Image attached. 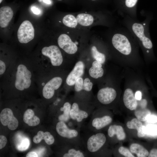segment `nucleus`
<instances>
[{"label":"nucleus","mask_w":157,"mask_h":157,"mask_svg":"<svg viewBox=\"0 0 157 157\" xmlns=\"http://www.w3.org/2000/svg\"><path fill=\"white\" fill-rule=\"evenodd\" d=\"M36 70L30 58L18 57L5 75L0 78L3 91L21 92L38 90Z\"/></svg>","instance_id":"nucleus-1"},{"label":"nucleus","mask_w":157,"mask_h":157,"mask_svg":"<svg viewBox=\"0 0 157 157\" xmlns=\"http://www.w3.org/2000/svg\"><path fill=\"white\" fill-rule=\"evenodd\" d=\"M106 37L120 63L131 66L141 62L139 45L126 28L115 26L110 27Z\"/></svg>","instance_id":"nucleus-2"},{"label":"nucleus","mask_w":157,"mask_h":157,"mask_svg":"<svg viewBox=\"0 0 157 157\" xmlns=\"http://www.w3.org/2000/svg\"><path fill=\"white\" fill-rule=\"evenodd\" d=\"M144 19L140 21L128 16L122 18V24L131 33L142 52L145 60H154L155 57L154 53L153 45L150 36L149 26L153 19L152 13L144 10L140 12Z\"/></svg>","instance_id":"nucleus-3"},{"label":"nucleus","mask_w":157,"mask_h":157,"mask_svg":"<svg viewBox=\"0 0 157 157\" xmlns=\"http://www.w3.org/2000/svg\"><path fill=\"white\" fill-rule=\"evenodd\" d=\"M41 57L30 58L37 72L52 71V67H59L62 65L63 56L57 46L52 45L44 46L41 49Z\"/></svg>","instance_id":"nucleus-4"},{"label":"nucleus","mask_w":157,"mask_h":157,"mask_svg":"<svg viewBox=\"0 0 157 157\" xmlns=\"http://www.w3.org/2000/svg\"><path fill=\"white\" fill-rule=\"evenodd\" d=\"M84 131L81 133L83 148L88 157L99 156L100 150L105 145L107 140L106 135L99 131L94 132L82 127Z\"/></svg>","instance_id":"nucleus-5"},{"label":"nucleus","mask_w":157,"mask_h":157,"mask_svg":"<svg viewBox=\"0 0 157 157\" xmlns=\"http://www.w3.org/2000/svg\"><path fill=\"white\" fill-rule=\"evenodd\" d=\"M53 72H36V82L38 90L41 92L43 98L47 99H51L53 97L56 91L60 88L63 83V79L60 76L51 77Z\"/></svg>","instance_id":"nucleus-6"},{"label":"nucleus","mask_w":157,"mask_h":157,"mask_svg":"<svg viewBox=\"0 0 157 157\" xmlns=\"http://www.w3.org/2000/svg\"><path fill=\"white\" fill-rule=\"evenodd\" d=\"M75 16L79 25L84 27H90L94 24L95 22L99 24L110 27L115 24L116 21L112 13L106 9L95 18L92 14L87 13H78Z\"/></svg>","instance_id":"nucleus-7"},{"label":"nucleus","mask_w":157,"mask_h":157,"mask_svg":"<svg viewBox=\"0 0 157 157\" xmlns=\"http://www.w3.org/2000/svg\"><path fill=\"white\" fill-rule=\"evenodd\" d=\"M56 130L60 136L67 140L68 143L78 145L83 148L79 129L70 128L65 122L59 121L56 124Z\"/></svg>","instance_id":"nucleus-8"},{"label":"nucleus","mask_w":157,"mask_h":157,"mask_svg":"<svg viewBox=\"0 0 157 157\" xmlns=\"http://www.w3.org/2000/svg\"><path fill=\"white\" fill-rule=\"evenodd\" d=\"M139 0H113L115 10L122 18L128 16L137 19V5Z\"/></svg>","instance_id":"nucleus-9"},{"label":"nucleus","mask_w":157,"mask_h":157,"mask_svg":"<svg viewBox=\"0 0 157 157\" xmlns=\"http://www.w3.org/2000/svg\"><path fill=\"white\" fill-rule=\"evenodd\" d=\"M97 109L94 110L90 119L85 127L88 130L94 132L99 131L110 124L113 121L111 116L107 114L101 115L99 109Z\"/></svg>","instance_id":"nucleus-10"},{"label":"nucleus","mask_w":157,"mask_h":157,"mask_svg":"<svg viewBox=\"0 0 157 157\" xmlns=\"http://www.w3.org/2000/svg\"><path fill=\"white\" fill-rule=\"evenodd\" d=\"M94 109L92 107H82L78 103L74 102L71 104L69 113L70 119L80 128L83 126V121L91 116Z\"/></svg>","instance_id":"nucleus-11"},{"label":"nucleus","mask_w":157,"mask_h":157,"mask_svg":"<svg viewBox=\"0 0 157 157\" xmlns=\"http://www.w3.org/2000/svg\"><path fill=\"white\" fill-rule=\"evenodd\" d=\"M17 38L22 44H27L33 40L34 37V29L29 21H23L20 26L17 32Z\"/></svg>","instance_id":"nucleus-12"},{"label":"nucleus","mask_w":157,"mask_h":157,"mask_svg":"<svg viewBox=\"0 0 157 157\" xmlns=\"http://www.w3.org/2000/svg\"><path fill=\"white\" fill-rule=\"evenodd\" d=\"M67 34H60L57 39V43L60 48L65 52L69 54H73L76 52L78 49L77 43L74 42L71 37Z\"/></svg>","instance_id":"nucleus-13"},{"label":"nucleus","mask_w":157,"mask_h":157,"mask_svg":"<svg viewBox=\"0 0 157 157\" xmlns=\"http://www.w3.org/2000/svg\"><path fill=\"white\" fill-rule=\"evenodd\" d=\"M117 92L113 88L106 87L102 88L98 91L97 99L101 105H108L111 104L116 99Z\"/></svg>","instance_id":"nucleus-14"},{"label":"nucleus","mask_w":157,"mask_h":157,"mask_svg":"<svg viewBox=\"0 0 157 157\" xmlns=\"http://www.w3.org/2000/svg\"><path fill=\"white\" fill-rule=\"evenodd\" d=\"M0 120L3 126H7L8 128L11 130L16 129L18 125L17 119L9 108H6L2 110L0 114Z\"/></svg>","instance_id":"nucleus-15"},{"label":"nucleus","mask_w":157,"mask_h":157,"mask_svg":"<svg viewBox=\"0 0 157 157\" xmlns=\"http://www.w3.org/2000/svg\"><path fill=\"white\" fill-rule=\"evenodd\" d=\"M84 67V64L83 62H78L67 77L66 80V84L69 86L74 85L77 79L83 74Z\"/></svg>","instance_id":"nucleus-16"},{"label":"nucleus","mask_w":157,"mask_h":157,"mask_svg":"<svg viewBox=\"0 0 157 157\" xmlns=\"http://www.w3.org/2000/svg\"><path fill=\"white\" fill-rule=\"evenodd\" d=\"M84 8L101 10L105 9L113 0H76Z\"/></svg>","instance_id":"nucleus-17"},{"label":"nucleus","mask_w":157,"mask_h":157,"mask_svg":"<svg viewBox=\"0 0 157 157\" xmlns=\"http://www.w3.org/2000/svg\"><path fill=\"white\" fill-rule=\"evenodd\" d=\"M13 15L11 8L8 6H4L0 9V26L5 28L8 25Z\"/></svg>","instance_id":"nucleus-18"},{"label":"nucleus","mask_w":157,"mask_h":157,"mask_svg":"<svg viewBox=\"0 0 157 157\" xmlns=\"http://www.w3.org/2000/svg\"><path fill=\"white\" fill-rule=\"evenodd\" d=\"M126 125L129 129H136L137 136L139 138L144 137L147 133L146 127L137 118H134L130 121L127 122Z\"/></svg>","instance_id":"nucleus-19"},{"label":"nucleus","mask_w":157,"mask_h":157,"mask_svg":"<svg viewBox=\"0 0 157 157\" xmlns=\"http://www.w3.org/2000/svg\"><path fill=\"white\" fill-rule=\"evenodd\" d=\"M107 134L108 137L110 138L116 135L117 139L120 141L124 140L126 137V134L123 128L119 125H110L108 129Z\"/></svg>","instance_id":"nucleus-20"},{"label":"nucleus","mask_w":157,"mask_h":157,"mask_svg":"<svg viewBox=\"0 0 157 157\" xmlns=\"http://www.w3.org/2000/svg\"><path fill=\"white\" fill-rule=\"evenodd\" d=\"M44 139L46 143L48 145L53 144L55 142V139L53 136L48 131L44 132L42 131H39L37 134L34 137L33 142L35 143H38L41 140Z\"/></svg>","instance_id":"nucleus-21"},{"label":"nucleus","mask_w":157,"mask_h":157,"mask_svg":"<svg viewBox=\"0 0 157 157\" xmlns=\"http://www.w3.org/2000/svg\"><path fill=\"white\" fill-rule=\"evenodd\" d=\"M24 122L30 126H35L40 122L39 118L34 115L33 110L29 109L25 112L23 116Z\"/></svg>","instance_id":"nucleus-22"},{"label":"nucleus","mask_w":157,"mask_h":157,"mask_svg":"<svg viewBox=\"0 0 157 157\" xmlns=\"http://www.w3.org/2000/svg\"><path fill=\"white\" fill-rule=\"evenodd\" d=\"M130 150L132 154L136 155L138 157H146L148 156V151L142 145L137 143L131 144Z\"/></svg>","instance_id":"nucleus-23"},{"label":"nucleus","mask_w":157,"mask_h":157,"mask_svg":"<svg viewBox=\"0 0 157 157\" xmlns=\"http://www.w3.org/2000/svg\"><path fill=\"white\" fill-rule=\"evenodd\" d=\"M62 22L65 26L71 29H76L79 26L76 16L72 14L65 15L63 19Z\"/></svg>","instance_id":"nucleus-24"},{"label":"nucleus","mask_w":157,"mask_h":157,"mask_svg":"<svg viewBox=\"0 0 157 157\" xmlns=\"http://www.w3.org/2000/svg\"><path fill=\"white\" fill-rule=\"evenodd\" d=\"M71 104L69 102H65L62 107L60 109L61 111L63 113L58 117L59 121H62L66 122L68 121L71 119L69 113L71 109Z\"/></svg>","instance_id":"nucleus-25"},{"label":"nucleus","mask_w":157,"mask_h":157,"mask_svg":"<svg viewBox=\"0 0 157 157\" xmlns=\"http://www.w3.org/2000/svg\"><path fill=\"white\" fill-rule=\"evenodd\" d=\"M134 114L137 118L141 121H145L148 117L151 115L150 111L148 109L137 107L135 110Z\"/></svg>","instance_id":"nucleus-26"},{"label":"nucleus","mask_w":157,"mask_h":157,"mask_svg":"<svg viewBox=\"0 0 157 157\" xmlns=\"http://www.w3.org/2000/svg\"><path fill=\"white\" fill-rule=\"evenodd\" d=\"M91 52L92 57L96 61L102 64L105 62L106 55L104 53L99 51L96 46H93L92 47Z\"/></svg>","instance_id":"nucleus-27"},{"label":"nucleus","mask_w":157,"mask_h":157,"mask_svg":"<svg viewBox=\"0 0 157 157\" xmlns=\"http://www.w3.org/2000/svg\"><path fill=\"white\" fill-rule=\"evenodd\" d=\"M90 76L94 78H97L103 76L104 74V70L102 67H91L89 71Z\"/></svg>","instance_id":"nucleus-28"},{"label":"nucleus","mask_w":157,"mask_h":157,"mask_svg":"<svg viewBox=\"0 0 157 157\" xmlns=\"http://www.w3.org/2000/svg\"><path fill=\"white\" fill-rule=\"evenodd\" d=\"M119 152L122 155L126 157H134L135 156L128 149L126 148L121 146L118 149Z\"/></svg>","instance_id":"nucleus-29"},{"label":"nucleus","mask_w":157,"mask_h":157,"mask_svg":"<svg viewBox=\"0 0 157 157\" xmlns=\"http://www.w3.org/2000/svg\"><path fill=\"white\" fill-rule=\"evenodd\" d=\"M84 81L81 77L78 78L75 83L74 89L76 92H79L83 90Z\"/></svg>","instance_id":"nucleus-30"},{"label":"nucleus","mask_w":157,"mask_h":157,"mask_svg":"<svg viewBox=\"0 0 157 157\" xmlns=\"http://www.w3.org/2000/svg\"><path fill=\"white\" fill-rule=\"evenodd\" d=\"M93 84L88 78H85L84 81L83 90L87 92L90 91L92 88Z\"/></svg>","instance_id":"nucleus-31"},{"label":"nucleus","mask_w":157,"mask_h":157,"mask_svg":"<svg viewBox=\"0 0 157 157\" xmlns=\"http://www.w3.org/2000/svg\"><path fill=\"white\" fill-rule=\"evenodd\" d=\"M147 133L152 135H157V126L151 125L146 128Z\"/></svg>","instance_id":"nucleus-32"},{"label":"nucleus","mask_w":157,"mask_h":157,"mask_svg":"<svg viewBox=\"0 0 157 157\" xmlns=\"http://www.w3.org/2000/svg\"><path fill=\"white\" fill-rule=\"evenodd\" d=\"M29 145V141L27 138L24 139L18 146V149L20 151H24L27 149Z\"/></svg>","instance_id":"nucleus-33"},{"label":"nucleus","mask_w":157,"mask_h":157,"mask_svg":"<svg viewBox=\"0 0 157 157\" xmlns=\"http://www.w3.org/2000/svg\"><path fill=\"white\" fill-rule=\"evenodd\" d=\"M138 105L137 107H138L142 108H146L148 104V102L146 99L142 98L141 100H138Z\"/></svg>","instance_id":"nucleus-34"},{"label":"nucleus","mask_w":157,"mask_h":157,"mask_svg":"<svg viewBox=\"0 0 157 157\" xmlns=\"http://www.w3.org/2000/svg\"><path fill=\"white\" fill-rule=\"evenodd\" d=\"M7 142L6 138L3 135H0V149H1L6 146Z\"/></svg>","instance_id":"nucleus-35"},{"label":"nucleus","mask_w":157,"mask_h":157,"mask_svg":"<svg viewBox=\"0 0 157 157\" xmlns=\"http://www.w3.org/2000/svg\"><path fill=\"white\" fill-rule=\"evenodd\" d=\"M146 121L151 123L157 122V116L155 115H149L147 118Z\"/></svg>","instance_id":"nucleus-36"},{"label":"nucleus","mask_w":157,"mask_h":157,"mask_svg":"<svg viewBox=\"0 0 157 157\" xmlns=\"http://www.w3.org/2000/svg\"><path fill=\"white\" fill-rule=\"evenodd\" d=\"M149 157H157V149H152L149 153L148 156Z\"/></svg>","instance_id":"nucleus-37"},{"label":"nucleus","mask_w":157,"mask_h":157,"mask_svg":"<svg viewBox=\"0 0 157 157\" xmlns=\"http://www.w3.org/2000/svg\"><path fill=\"white\" fill-rule=\"evenodd\" d=\"M31 10L33 13L36 14L38 15L40 13V9L35 6L32 7L31 8Z\"/></svg>","instance_id":"nucleus-38"},{"label":"nucleus","mask_w":157,"mask_h":157,"mask_svg":"<svg viewBox=\"0 0 157 157\" xmlns=\"http://www.w3.org/2000/svg\"><path fill=\"white\" fill-rule=\"evenodd\" d=\"M26 157H38L37 154L34 151H31L28 152L27 154Z\"/></svg>","instance_id":"nucleus-39"},{"label":"nucleus","mask_w":157,"mask_h":157,"mask_svg":"<svg viewBox=\"0 0 157 157\" xmlns=\"http://www.w3.org/2000/svg\"><path fill=\"white\" fill-rule=\"evenodd\" d=\"M92 66L94 67H102V64L97 62V61H95L93 62L92 63Z\"/></svg>","instance_id":"nucleus-40"},{"label":"nucleus","mask_w":157,"mask_h":157,"mask_svg":"<svg viewBox=\"0 0 157 157\" xmlns=\"http://www.w3.org/2000/svg\"><path fill=\"white\" fill-rule=\"evenodd\" d=\"M43 2L47 4H51L52 3V2L51 0H42Z\"/></svg>","instance_id":"nucleus-41"},{"label":"nucleus","mask_w":157,"mask_h":157,"mask_svg":"<svg viewBox=\"0 0 157 157\" xmlns=\"http://www.w3.org/2000/svg\"><path fill=\"white\" fill-rule=\"evenodd\" d=\"M57 0L58 1H62L63 0ZM74 0L75 1H76V0Z\"/></svg>","instance_id":"nucleus-42"},{"label":"nucleus","mask_w":157,"mask_h":157,"mask_svg":"<svg viewBox=\"0 0 157 157\" xmlns=\"http://www.w3.org/2000/svg\"><path fill=\"white\" fill-rule=\"evenodd\" d=\"M3 0H0V3H1Z\"/></svg>","instance_id":"nucleus-43"}]
</instances>
